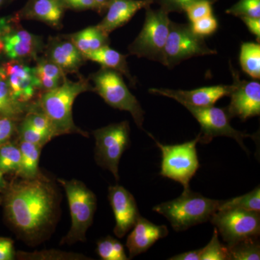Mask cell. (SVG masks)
Returning <instances> with one entry per match:
<instances>
[{
    "label": "cell",
    "mask_w": 260,
    "mask_h": 260,
    "mask_svg": "<svg viewBox=\"0 0 260 260\" xmlns=\"http://www.w3.org/2000/svg\"><path fill=\"white\" fill-rule=\"evenodd\" d=\"M56 209L55 190L40 175L12 184L5 198V210L10 223L29 239L40 237L50 226Z\"/></svg>",
    "instance_id": "1"
},
{
    "label": "cell",
    "mask_w": 260,
    "mask_h": 260,
    "mask_svg": "<svg viewBox=\"0 0 260 260\" xmlns=\"http://www.w3.org/2000/svg\"><path fill=\"white\" fill-rule=\"evenodd\" d=\"M93 90L88 80L72 81L64 77L59 86L44 92L39 106L51 121L56 136L79 134L88 137V133L75 125L73 117V105L75 99L84 92Z\"/></svg>",
    "instance_id": "2"
},
{
    "label": "cell",
    "mask_w": 260,
    "mask_h": 260,
    "mask_svg": "<svg viewBox=\"0 0 260 260\" xmlns=\"http://www.w3.org/2000/svg\"><path fill=\"white\" fill-rule=\"evenodd\" d=\"M219 203L220 200L205 198L187 189L177 199L157 205L153 210L165 217L174 230L183 232L210 220L218 210Z\"/></svg>",
    "instance_id": "3"
},
{
    "label": "cell",
    "mask_w": 260,
    "mask_h": 260,
    "mask_svg": "<svg viewBox=\"0 0 260 260\" xmlns=\"http://www.w3.org/2000/svg\"><path fill=\"white\" fill-rule=\"evenodd\" d=\"M58 181L66 193L71 215V227L61 243L85 242L96 210V197L83 182L77 179H59Z\"/></svg>",
    "instance_id": "4"
},
{
    "label": "cell",
    "mask_w": 260,
    "mask_h": 260,
    "mask_svg": "<svg viewBox=\"0 0 260 260\" xmlns=\"http://www.w3.org/2000/svg\"><path fill=\"white\" fill-rule=\"evenodd\" d=\"M95 87L93 90L114 109L128 112L135 124L143 129L145 112L138 99L129 91L120 73L102 68L91 77Z\"/></svg>",
    "instance_id": "5"
},
{
    "label": "cell",
    "mask_w": 260,
    "mask_h": 260,
    "mask_svg": "<svg viewBox=\"0 0 260 260\" xmlns=\"http://www.w3.org/2000/svg\"><path fill=\"white\" fill-rule=\"evenodd\" d=\"M145 19L139 35L130 44V54L162 63V54L169 32L171 20L169 13L160 8H145Z\"/></svg>",
    "instance_id": "6"
},
{
    "label": "cell",
    "mask_w": 260,
    "mask_h": 260,
    "mask_svg": "<svg viewBox=\"0 0 260 260\" xmlns=\"http://www.w3.org/2000/svg\"><path fill=\"white\" fill-rule=\"evenodd\" d=\"M199 140V135L182 144L162 145L155 140L162 153L160 175L180 183L184 189H189V182L200 168L196 148Z\"/></svg>",
    "instance_id": "7"
},
{
    "label": "cell",
    "mask_w": 260,
    "mask_h": 260,
    "mask_svg": "<svg viewBox=\"0 0 260 260\" xmlns=\"http://www.w3.org/2000/svg\"><path fill=\"white\" fill-rule=\"evenodd\" d=\"M130 128L127 121L109 124L94 130L95 161L119 180V164L121 155L129 148Z\"/></svg>",
    "instance_id": "8"
},
{
    "label": "cell",
    "mask_w": 260,
    "mask_h": 260,
    "mask_svg": "<svg viewBox=\"0 0 260 260\" xmlns=\"http://www.w3.org/2000/svg\"><path fill=\"white\" fill-rule=\"evenodd\" d=\"M216 54V51L208 47L204 37L193 32L190 24H179L171 21L169 36L162 54L161 64L164 66L171 68L194 56Z\"/></svg>",
    "instance_id": "9"
},
{
    "label": "cell",
    "mask_w": 260,
    "mask_h": 260,
    "mask_svg": "<svg viewBox=\"0 0 260 260\" xmlns=\"http://www.w3.org/2000/svg\"><path fill=\"white\" fill-rule=\"evenodd\" d=\"M210 220L227 245L256 239L260 234L259 212L242 209L217 210Z\"/></svg>",
    "instance_id": "10"
},
{
    "label": "cell",
    "mask_w": 260,
    "mask_h": 260,
    "mask_svg": "<svg viewBox=\"0 0 260 260\" xmlns=\"http://www.w3.org/2000/svg\"><path fill=\"white\" fill-rule=\"evenodd\" d=\"M192 114L201 126L199 133V143L208 144L216 137H228L233 138L239 143L245 151H247L244 144V139L251 138L250 135L234 129L231 125V116L225 109L214 107H184Z\"/></svg>",
    "instance_id": "11"
},
{
    "label": "cell",
    "mask_w": 260,
    "mask_h": 260,
    "mask_svg": "<svg viewBox=\"0 0 260 260\" xmlns=\"http://www.w3.org/2000/svg\"><path fill=\"white\" fill-rule=\"evenodd\" d=\"M18 15L0 20V30L5 54L10 59L34 57L41 50L42 42L37 36L30 34L18 23Z\"/></svg>",
    "instance_id": "12"
},
{
    "label": "cell",
    "mask_w": 260,
    "mask_h": 260,
    "mask_svg": "<svg viewBox=\"0 0 260 260\" xmlns=\"http://www.w3.org/2000/svg\"><path fill=\"white\" fill-rule=\"evenodd\" d=\"M234 89L230 94L231 103L226 108L231 118L237 117L242 121L260 114V83L239 79L232 70Z\"/></svg>",
    "instance_id": "13"
},
{
    "label": "cell",
    "mask_w": 260,
    "mask_h": 260,
    "mask_svg": "<svg viewBox=\"0 0 260 260\" xmlns=\"http://www.w3.org/2000/svg\"><path fill=\"white\" fill-rule=\"evenodd\" d=\"M234 89L232 85H219L203 87L191 90H172L168 88H150L148 92L154 95L170 98L181 105L194 107H209L215 105L219 99L229 96Z\"/></svg>",
    "instance_id": "14"
},
{
    "label": "cell",
    "mask_w": 260,
    "mask_h": 260,
    "mask_svg": "<svg viewBox=\"0 0 260 260\" xmlns=\"http://www.w3.org/2000/svg\"><path fill=\"white\" fill-rule=\"evenodd\" d=\"M109 200L115 217L114 234L123 238L134 227L140 215L136 200L127 189L118 184L109 188Z\"/></svg>",
    "instance_id": "15"
},
{
    "label": "cell",
    "mask_w": 260,
    "mask_h": 260,
    "mask_svg": "<svg viewBox=\"0 0 260 260\" xmlns=\"http://www.w3.org/2000/svg\"><path fill=\"white\" fill-rule=\"evenodd\" d=\"M2 67L12 93L19 102L28 103L39 90L32 68L22 61L11 59Z\"/></svg>",
    "instance_id": "16"
},
{
    "label": "cell",
    "mask_w": 260,
    "mask_h": 260,
    "mask_svg": "<svg viewBox=\"0 0 260 260\" xmlns=\"http://www.w3.org/2000/svg\"><path fill=\"white\" fill-rule=\"evenodd\" d=\"M166 225H158L140 215L126 239L129 259L148 251L159 239L167 237Z\"/></svg>",
    "instance_id": "17"
},
{
    "label": "cell",
    "mask_w": 260,
    "mask_h": 260,
    "mask_svg": "<svg viewBox=\"0 0 260 260\" xmlns=\"http://www.w3.org/2000/svg\"><path fill=\"white\" fill-rule=\"evenodd\" d=\"M153 3V0H111L107 15L97 26L109 35L111 32L127 23L140 10Z\"/></svg>",
    "instance_id": "18"
},
{
    "label": "cell",
    "mask_w": 260,
    "mask_h": 260,
    "mask_svg": "<svg viewBox=\"0 0 260 260\" xmlns=\"http://www.w3.org/2000/svg\"><path fill=\"white\" fill-rule=\"evenodd\" d=\"M65 8L59 0H28L19 12V18L36 20L52 27L60 25Z\"/></svg>",
    "instance_id": "19"
},
{
    "label": "cell",
    "mask_w": 260,
    "mask_h": 260,
    "mask_svg": "<svg viewBox=\"0 0 260 260\" xmlns=\"http://www.w3.org/2000/svg\"><path fill=\"white\" fill-rule=\"evenodd\" d=\"M47 59L58 65L64 73L78 71L86 60L74 44L70 40H54L47 50Z\"/></svg>",
    "instance_id": "20"
},
{
    "label": "cell",
    "mask_w": 260,
    "mask_h": 260,
    "mask_svg": "<svg viewBox=\"0 0 260 260\" xmlns=\"http://www.w3.org/2000/svg\"><path fill=\"white\" fill-rule=\"evenodd\" d=\"M34 108L28 103L20 102L15 99L0 66V118H10L14 120Z\"/></svg>",
    "instance_id": "21"
},
{
    "label": "cell",
    "mask_w": 260,
    "mask_h": 260,
    "mask_svg": "<svg viewBox=\"0 0 260 260\" xmlns=\"http://www.w3.org/2000/svg\"><path fill=\"white\" fill-rule=\"evenodd\" d=\"M84 56L86 59L99 63L102 65V68H109L119 72L131 80L132 83H135L134 79L130 74L126 62L127 55H123L121 53L111 49L109 45L99 48L97 50L88 53Z\"/></svg>",
    "instance_id": "22"
},
{
    "label": "cell",
    "mask_w": 260,
    "mask_h": 260,
    "mask_svg": "<svg viewBox=\"0 0 260 260\" xmlns=\"http://www.w3.org/2000/svg\"><path fill=\"white\" fill-rule=\"evenodd\" d=\"M68 38L83 55L109 44V35L97 25L75 32Z\"/></svg>",
    "instance_id": "23"
},
{
    "label": "cell",
    "mask_w": 260,
    "mask_h": 260,
    "mask_svg": "<svg viewBox=\"0 0 260 260\" xmlns=\"http://www.w3.org/2000/svg\"><path fill=\"white\" fill-rule=\"evenodd\" d=\"M42 146L21 141L20 145L21 158L16 175L23 179H35L39 176V164Z\"/></svg>",
    "instance_id": "24"
},
{
    "label": "cell",
    "mask_w": 260,
    "mask_h": 260,
    "mask_svg": "<svg viewBox=\"0 0 260 260\" xmlns=\"http://www.w3.org/2000/svg\"><path fill=\"white\" fill-rule=\"evenodd\" d=\"M244 73L254 79L260 78V45L259 43H243L239 56Z\"/></svg>",
    "instance_id": "25"
},
{
    "label": "cell",
    "mask_w": 260,
    "mask_h": 260,
    "mask_svg": "<svg viewBox=\"0 0 260 260\" xmlns=\"http://www.w3.org/2000/svg\"><path fill=\"white\" fill-rule=\"evenodd\" d=\"M242 209L260 211L259 186L250 192L227 200H220L218 209Z\"/></svg>",
    "instance_id": "26"
},
{
    "label": "cell",
    "mask_w": 260,
    "mask_h": 260,
    "mask_svg": "<svg viewBox=\"0 0 260 260\" xmlns=\"http://www.w3.org/2000/svg\"><path fill=\"white\" fill-rule=\"evenodd\" d=\"M227 246L230 260L260 259V246L258 238L246 239Z\"/></svg>",
    "instance_id": "27"
},
{
    "label": "cell",
    "mask_w": 260,
    "mask_h": 260,
    "mask_svg": "<svg viewBox=\"0 0 260 260\" xmlns=\"http://www.w3.org/2000/svg\"><path fill=\"white\" fill-rule=\"evenodd\" d=\"M96 252L103 260H127L124 245L114 238L107 237L97 242Z\"/></svg>",
    "instance_id": "28"
},
{
    "label": "cell",
    "mask_w": 260,
    "mask_h": 260,
    "mask_svg": "<svg viewBox=\"0 0 260 260\" xmlns=\"http://www.w3.org/2000/svg\"><path fill=\"white\" fill-rule=\"evenodd\" d=\"M20 158V147L10 143L0 145V171L3 174L18 172Z\"/></svg>",
    "instance_id": "29"
},
{
    "label": "cell",
    "mask_w": 260,
    "mask_h": 260,
    "mask_svg": "<svg viewBox=\"0 0 260 260\" xmlns=\"http://www.w3.org/2000/svg\"><path fill=\"white\" fill-rule=\"evenodd\" d=\"M18 258L25 260H88V256L76 253L59 250H44L35 252L20 251Z\"/></svg>",
    "instance_id": "30"
},
{
    "label": "cell",
    "mask_w": 260,
    "mask_h": 260,
    "mask_svg": "<svg viewBox=\"0 0 260 260\" xmlns=\"http://www.w3.org/2000/svg\"><path fill=\"white\" fill-rule=\"evenodd\" d=\"M200 260H230L229 248L219 241L216 229L214 230L210 242L205 247L202 248Z\"/></svg>",
    "instance_id": "31"
},
{
    "label": "cell",
    "mask_w": 260,
    "mask_h": 260,
    "mask_svg": "<svg viewBox=\"0 0 260 260\" xmlns=\"http://www.w3.org/2000/svg\"><path fill=\"white\" fill-rule=\"evenodd\" d=\"M227 14L260 18V0H239L226 10Z\"/></svg>",
    "instance_id": "32"
},
{
    "label": "cell",
    "mask_w": 260,
    "mask_h": 260,
    "mask_svg": "<svg viewBox=\"0 0 260 260\" xmlns=\"http://www.w3.org/2000/svg\"><path fill=\"white\" fill-rule=\"evenodd\" d=\"M23 121L39 131L49 135L51 138L55 137L50 120L42 111L38 112L37 110H36L35 108H34L25 114Z\"/></svg>",
    "instance_id": "33"
},
{
    "label": "cell",
    "mask_w": 260,
    "mask_h": 260,
    "mask_svg": "<svg viewBox=\"0 0 260 260\" xmlns=\"http://www.w3.org/2000/svg\"><path fill=\"white\" fill-rule=\"evenodd\" d=\"M20 136L21 141L28 142L42 147L52 139L49 135L39 131L24 121L20 125Z\"/></svg>",
    "instance_id": "34"
},
{
    "label": "cell",
    "mask_w": 260,
    "mask_h": 260,
    "mask_svg": "<svg viewBox=\"0 0 260 260\" xmlns=\"http://www.w3.org/2000/svg\"><path fill=\"white\" fill-rule=\"evenodd\" d=\"M211 0H196L186 8L185 13L190 23L213 15Z\"/></svg>",
    "instance_id": "35"
},
{
    "label": "cell",
    "mask_w": 260,
    "mask_h": 260,
    "mask_svg": "<svg viewBox=\"0 0 260 260\" xmlns=\"http://www.w3.org/2000/svg\"><path fill=\"white\" fill-rule=\"evenodd\" d=\"M32 70L35 75L54 78L60 81H62L65 77L64 72L58 65L48 59H39L37 66L32 68Z\"/></svg>",
    "instance_id": "36"
},
{
    "label": "cell",
    "mask_w": 260,
    "mask_h": 260,
    "mask_svg": "<svg viewBox=\"0 0 260 260\" xmlns=\"http://www.w3.org/2000/svg\"><path fill=\"white\" fill-rule=\"evenodd\" d=\"M191 30L197 35L202 37L211 35L216 31L218 24L216 18L213 15L205 17L190 23Z\"/></svg>",
    "instance_id": "37"
},
{
    "label": "cell",
    "mask_w": 260,
    "mask_h": 260,
    "mask_svg": "<svg viewBox=\"0 0 260 260\" xmlns=\"http://www.w3.org/2000/svg\"><path fill=\"white\" fill-rule=\"evenodd\" d=\"M196 0H154V3L156 2L160 5V9L167 12V13H173V12L185 11L186 8L194 3ZM214 3L213 0H211Z\"/></svg>",
    "instance_id": "38"
},
{
    "label": "cell",
    "mask_w": 260,
    "mask_h": 260,
    "mask_svg": "<svg viewBox=\"0 0 260 260\" xmlns=\"http://www.w3.org/2000/svg\"><path fill=\"white\" fill-rule=\"evenodd\" d=\"M65 9L93 10L99 13V7L93 0H59Z\"/></svg>",
    "instance_id": "39"
},
{
    "label": "cell",
    "mask_w": 260,
    "mask_h": 260,
    "mask_svg": "<svg viewBox=\"0 0 260 260\" xmlns=\"http://www.w3.org/2000/svg\"><path fill=\"white\" fill-rule=\"evenodd\" d=\"M15 130L14 120L10 118H0V145L8 143Z\"/></svg>",
    "instance_id": "40"
},
{
    "label": "cell",
    "mask_w": 260,
    "mask_h": 260,
    "mask_svg": "<svg viewBox=\"0 0 260 260\" xmlns=\"http://www.w3.org/2000/svg\"><path fill=\"white\" fill-rule=\"evenodd\" d=\"M14 243L9 238L0 237V260L15 259Z\"/></svg>",
    "instance_id": "41"
},
{
    "label": "cell",
    "mask_w": 260,
    "mask_h": 260,
    "mask_svg": "<svg viewBox=\"0 0 260 260\" xmlns=\"http://www.w3.org/2000/svg\"><path fill=\"white\" fill-rule=\"evenodd\" d=\"M240 19L245 23L249 31L256 36V39H258V42H259L260 18H251V17H241Z\"/></svg>",
    "instance_id": "42"
},
{
    "label": "cell",
    "mask_w": 260,
    "mask_h": 260,
    "mask_svg": "<svg viewBox=\"0 0 260 260\" xmlns=\"http://www.w3.org/2000/svg\"><path fill=\"white\" fill-rule=\"evenodd\" d=\"M201 249L186 251L169 258L170 260H200Z\"/></svg>",
    "instance_id": "43"
},
{
    "label": "cell",
    "mask_w": 260,
    "mask_h": 260,
    "mask_svg": "<svg viewBox=\"0 0 260 260\" xmlns=\"http://www.w3.org/2000/svg\"><path fill=\"white\" fill-rule=\"evenodd\" d=\"M93 1L96 3L97 6L99 7V13H102L103 12L107 10L108 5H109L111 0H93Z\"/></svg>",
    "instance_id": "44"
},
{
    "label": "cell",
    "mask_w": 260,
    "mask_h": 260,
    "mask_svg": "<svg viewBox=\"0 0 260 260\" xmlns=\"http://www.w3.org/2000/svg\"><path fill=\"white\" fill-rule=\"evenodd\" d=\"M6 186V181L4 179V174L0 171V189H3Z\"/></svg>",
    "instance_id": "45"
},
{
    "label": "cell",
    "mask_w": 260,
    "mask_h": 260,
    "mask_svg": "<svg viewBox=\"0 0 260 260\" xmlns=\"http://www.w3.org/2000/svg\"><path fill=\"white\" fill-rule=\"evenodd\" d=\"M4 49V44H3V39H2V32L0 30V53L3 51Z\"/></svg>",
    "instance_id": "46"
},
{
    "label": "cell",
    "mask_w": 260,
    "mask_h": 260,
    "mask_svg": "<svg viewBox=\"0 0 260 260\" xmlns=\"http://www.w3.org/2000/svg\"><path fill=\"white\" fill-rule=\"evenodd\" d=\"M6 1H7V0H0V7H1L2 5L4 4L5 2H6Z\"/></svg>",
    "instance_id": "47"
},
{
    "label": "cell",
    "mask_w": 260,
    "mask_h": 260,
    "mask_svg": "<svg viewBox=\"0 0 260 260\" xmlns=\"http://www.w3.org/2000/svg\"><path fill=\"white\" fill-rule=\"evenodd\" d=\"M214 2L217 1V0H213Z\"/></svg>",
    "instance_id": "48"
},
{
    "label": "cell",
    "mask_w": 260,
    "mask_h": 260,
    "mask_svg": "<svg viewBox=\"0 0 260 260\" xmlns=\"http://www.w3.org/2000/svg\"><path fill=\"white\" fill-rule=\"evenodd\" d=\"M153 1H154V0H153Z\"/></svg>",
    "instance_id": "49"
}]
</instances>
